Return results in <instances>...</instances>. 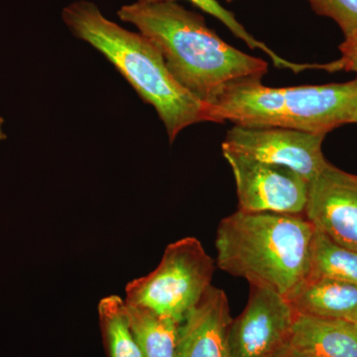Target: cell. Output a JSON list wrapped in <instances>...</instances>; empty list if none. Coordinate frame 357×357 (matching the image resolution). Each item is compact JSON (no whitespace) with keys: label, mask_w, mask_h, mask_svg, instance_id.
I'll return each instance as SVG.
<instances>
[{"label":"cell","mask_w":357,"mask_h":357,"mask_svg":"<svg viewBox=\"0 0 357 357\" xmlns=\"http://www.w3.org/2000/svg\"><path fill=\"white\" fill-rule=\"evenodd\" d=\"M117 15L157 45L176 81L204 103L230 82L267 73L264 60L230 46L201 14L176 1H136L122 6Z\"/></svg>","instance_id":"6da1fadb"},{"label":"cell","mask_w":357,"mask_h":357,"mask_svg":"<svg viewBox=\"0 0 357 357\" xmlns=\"http://www.w3.org/2000/svg\"><path fill=\"white\" fill-rule=\"evenodd\" d=\"M62 18L77 38L102 53L138 96L154 107L170 143L188 126L208 121V105L176 81L152 40L107 20L96 4L86 0L65 7Z\"/></svg>","instance_id":"7a4b0ae2"},{"label":"cell","mask_w":357,"mask_h":357,"mask_svg":"<svg viewBox=\"0 0 357 357\" xmlns=\"http://www.w3.org/2000/svg\"><path fill=\"white\" fill-rule=\"evenodd\" d=\"M314 234L304 215L238 210L218 225V266L287 299L309 276Z\"/></svg>","instance_id":"3957f363"},{"label":"cell","mask_w":357,"mask_h":357,"mask_svg":"<svg viewBox=\"0 0 357 357\" xmlns=\"http://www.w3.org/2000/svg\"><path fill=\"white\" fill-rule=\"evenodd\" d=\"M215 261L195 237L169 244L158 267L126 288V303L182 324L211 286Z\"/></svg>","instance_id":"277c9868"},{"label":"cell","mask_w":357,"mask_h":357,"mask_svg":"<svg viewBox=\"0 0 357 357\" xmlns=\"http://www.w3.org/2000/svg\"><path fill=\"white\" fill-rule=\"evenodd\" d=\"M236 180L238 210L304 215L309 182L290 167L222 151Z\"/></svg>","instance_id":"5b68a950"},{"label":"cell","mask_w":357,"mask_h":357,"mask_svg":"<svg viewBox=\"0 0 357 357\" xmlns=\"http://www.w3.org/2000/svg\"><path fill=\"white\" fill-rule=\"evenodd\" d=\"M296 312L283 296L251 286L248 305L227 331L229 357H274L287 347Z\"/></svg>","instance_id":"8992f818"},{"label":"cell","mask_w":357,"mask_h":357,"mask_svg":"<svg viewBox=\"0 0 357 357\" xmlns=\"http://www.w3.org/2000/svg\"><path fill=\"white\" fill-rule=\"evenodd\" d=\"M325 137L324 134L291 128L234 126L227 132L222 147V151L290 167L310 183L328 163L321 152Z\"/></svg>","instance_id":"52a82bcc"},{"label":"cell","mask_w":357,"mask_h":357,"mask_svg":"<svg viewBox=\"0 0 357 357\" xmlns=\"http://www.w3.org/2000/svg\"><path fill=\"white\" fill-rule=\"evenodd\" d=\"M304 215L321 234L357 252V176L326 164L309 183Z\"/></svg>","instance_id":"ba28073f"},{"label":"cell","mask_w":357,"mask_h":357,"mask_svg":"<svg viewBox=\"0 0 357 357\" xmlns=\"http://www.w3.org/2000/svg\"><path fill=\"white\" fill-rule=\"evenodd\" d=\"M357 123V77L342 84L285 88L282 128L324 134Z\"/></svg>","instance_id":"9c48e42d"},{"label":"cell","mask_w":357,"mask_h":357,"mask_svg":"<svg viewBox=\"0 0 357 357\" xmlns=\"http://www.w3.org/2000/svg\"><path fill=\"white\" fill-rule=\"evenodd\" d=\"M261 79L241 77L223 86L206 103L208 121H231L239 128H282L285 88L264 86Z\"/></svg>","instance_id":"30bf717a"},{"label":"cell","mask_w":357,"mask_h":357,"mask_svg":"<svg viewBox=\"0 0 357 357\" xmlns=\"http://www.w3.org/2000/svg\"><path fill=\"white\" fill-rule=\"evenodd\" d=\"M231 319L225 291L211 286L181 324L175 357H229Z\"/></svg>","instance_id":"8fae6325"},{"label":"cell","mask_w":357,"mask_h":357,"mask_svg":"<svg viewBox=\"0 0 357 357\" xmlns=\"http://www.w3.org/2000/svg\"><path fill=\"white\" fill-rule=\"evenodd\" d=\"M288 347L298 357H357V324L296 314Z\"/></svg>","instance_id":"7c38bea8"},{"label":"cell","mask_w":357,"mask_h":357,"mask_svg":"<svg viewBox=\"0 0 357 357\" xmlns=\"http://www.w3.org/2000/svg\"><path fill=\"white\" fill-rule=\"evenodd\" d=\"M287 300L296 314L357 324V284L307 278Z\"/></svg>","instance_id":"4fadbf2b"},{"label":"cell","mask_w":357,"mask_h":357,"mask_svg":"<svg viewBox=\"0 0 357 357\" xmlns=\"http://www.w3.org/2000/svg\"><path fill=\"white\" fill-rule=\"evenodd\" d=\"M129 326L144 357H175L180 325L147 307L126 303Z\"/></svg>","instance_id":"5bb4252c"},{"label":"cell","mask_w":357,"mask_h":357,"mask_svg":"<svg viewBox=\"0 0 357 357\" xmlns=\"http://www.w3.org/2000/svg\"><path fill=\"white\" fill-rule=\"evenodd\" d=\"M307 278L333 279L357 284L356 251L340 245L314 229Z\"/></svg>","instance_id":"9a60e30c"},{"label":"cell","mask_w":357,"mask_h":357,"mask_svg":"<svg viewBox=\"0 0 357 357\" xmlns=\"http://www.w3.org/2000/svg\"><path fill=\"white\" fill-rule=\"evenodd\" d=\"M100 328L109 357H144L129 326L126 301L109 296L98 304Z\"/></svg>","instance_id":"2e32d148"},{"label":"cell","mask_w":357,"mask_h":357,"mask_svg":"<svg viewBox=\"0 0 357 357\" xmlns=\"http://www.w3.org/2000/svg\"><path fill=\"white\" fill-rule=\"evenodd\" d=\"M142 3H157V2L176 1V0H137ZM192 2L194 6L199 7L204 13L210 14L213 17L217 18L223 25L236 35L237 38L243 40L244 43L248 45L251 49H259L266 53V55L271 58L274 65L276 67L288 68V69L294 70V72H301L306 69H312V65L310 64H296V63H290L284 60L280 56L277 55L275 52L270 49L267 45L262 43L259 40L255 39L248 30L241 24L236 20L234 14L231 11L227 10L225 7L218 2L217 0H188Z\"/></svg>","instance_id":"e0dca14e"},{"label":"cell","mask_w":357,"mask_h":357,"mask_svg":"<svg viewBox=\"0 0 357 357\" xmlns=\"http://www.w3.org/2000/svg\"><path fill=\"white\" fill-rule=\"evenodd\" d=\"M317 14L331 18L344 35L357 30V0H307Z\"/></svg>","instance_id":"ac0fdd59"},{"label":"cell","mask_w":357,"mask_h":357,"mask_svg":"<svg viewBox=\"0 0 357 357\" xmlns=\"http://www.w3.org/2000/svg\"><path fill=\"white\" fill-rule=\"evenodd\" d=\"M340 51L342 57L335 62L321 64V70L331 73L345 70L357 74V30L344 35V41L340 45Z\"/></svg>","instance_id":"d6986e66"},{"label":"cell","mask_w":357,"mask_h":357,"mask_svg":"<svg viewBox=\"0 0 357 357\" xmlns=\"http://www.w3.org/2000/svg\"><path fill=\"white\" fill-rule=\"evenodd\" d=\"M274 357H298V356H296V354H294V352L292 351H291L290 347H289L287 345V347H284V349H282V351L280 352H279V354H277V356H275Z\"/></svg>","instance_id":"ffe728a7"},{"label":"cell","mask_w":357,"mask_h":357,"mask_svg":"<svg viewBox=\"0 0 357 357\" xmlns=\"http://www.w3.org/2000/svg\"><path fill=\"white\" fill-rule=\"evenodd\" d=\"M6 131H4V119H2L1 115H0V142L6 139Z\"/></svg>","instance_id":"44dd1931"},{"label":"cell","mask_w":357,"mask_h":357,"mask_svg":"<svg viewBox=\"0 0 357 357\" xmlns=\"http://www.w3.org/2000/svg\"><path fill=\"white\" fill-rule=\"evenodd\" d=\"M227 1L230 2V1H234V0H227Z\"/></svg>","instance_id":"7402d4cb"}]
</instances>
